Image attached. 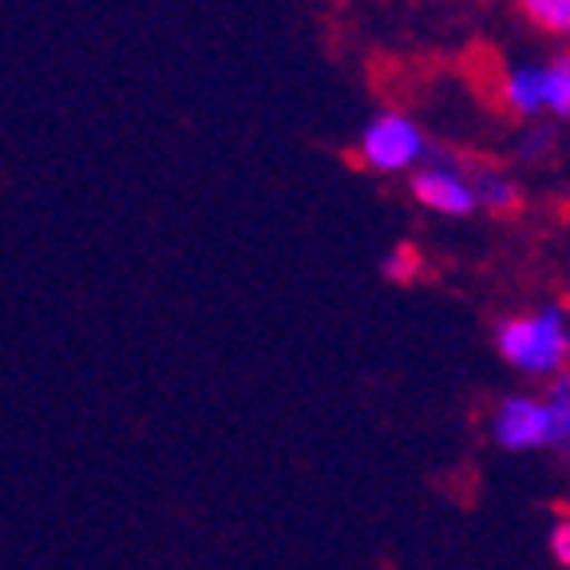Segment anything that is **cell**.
Returning a JSON list of instances; mask_svg holds the SVG:
<instances>
[{
    "instance_id": "4fadbf2b",
    "label": "cell",
    "mask_w": 570,
    "mask_h": 570,
    "mask_svg": "<svg viewBox=\"0 0 570 570\" xmlns=\"http://www.w3.org/2000/svg\"><path fill=\"white\" fill-rule=\"evenodd\" d=\"M567 463H570V448H567Z\"/></svg>"
},
{
    "instance_id": "277c9868",
    "label": "cell",
    "mask_w": 570,
    "mask_h": 570,
    "mask_svg": "<svg viewBox=\"0 0 570 570\" xmlns=\"http://www.w3.org/2000/svg\"><path fill=\"white\" fill-rule=\"evenodd\" d=\"M491 440L503 452H543L551 448V416H547L543 396H508L499 401L491 416Z\"/></svg>"
},
{
    "instance_id": "3957f363",
    "label": "cell",
    "mask_w": 570,
    "mask_h": 570,
    "mask_svg": "<svg viewBox=\"0 0 570 570\" xmlns=\"http://www.w3.org/2000/svg\"><path fill=\"white\" fill-rule=\"evenodd\" d=\"M440 159L424 163V167L412 170L409 178V190L420 206L436 214H448V218H468L475 214V190H472V178H468V163L460 159H448L444 151H436Z\"/></svg>"
},
{
    "instance_id": "8992f818",
    "label": "cell",
    "mask_w": 570,
    "mask_h": 570,
    "mask_svg": "<svg viewBox=\"0 0 570 570\" xmlns=\"http://www.w3.org/2000/svg\"><path fill=\"white\" fill-rule=\"evenodd\" d=\"M499 96L508 104V111H515L519 119L543 116V63H519L503 76Z\"/></svg>"
},
{
    "instance_id": "30bf717a",
    "label": "cell",
    "mask_w": 570,
    "mask_h": 570,
    "mask_svg": "<svg viewBox=\"0 0 570 570\" xmlns=\"http://www.w3.org/2000/svg\"><path fill=\"white\" fill-rule=\"evenodd\" d=\"M384 277H389L392 285H409L420 277V269H424V258H420V249L412 246V242H401L396 249H389V258H384Z\"/></svg>"
},
{
    "instance_id": "ba28073f",
    "label": "cell",
    "mask_w": 570,
    "mask_h": 570,
    "mask_svg": "<svg viewBox=\"0 0 570 570\" xmlns=\"http://www.w3.org/2000/svg\"><path fill=\"white\" fill-rule=\"evenodd\" d=\"M547 416H551V448H570V373H559L547 381L543 392Z\"/></svg>"
},
{
    "instance_id": "8fae6325",
    "label": "cell",
    "mask_w": 570,
    "mask_h": 570,
    "mask_svg": "<svg viewBox=\"0 0 570 570\" xmlns=\"http://www.w3.org/2000/svg\"><path fill=\"white\" fill-rule=\"evenodd\" d=\"M551 151H554V127L534 124V127H527V131L519 135V159L539 163V159H547Z\"/></svg>"
},
{
    "instance_id": "9c48e42d",
    "label": "cell",
    "mask_w": 570,
    "mask_h": 570,
    "mask_svg": "<svg viewBox=\"0 0 570 570\" xmlns=\"http://www.w3.org/2000/svg\"><path fill=\"white\" fill-rule=\"evenodd\" d=\"M523 17L551 36H570V0H519Z\"/></svg>"
},
{
    "instance_id": "6da1fadb",
    "label": "cell",
    "mask_w": 570,
    "mask_h": 570,
    "mask_svg": "<svg viewBox=\"0 0 570 570\" xmlns=\"http://www.w3.org/2000/svg\"><path fill=\"white\" fill-rule=\"evenodd\" d=\"M495 348L515 373L523 376H551L567 373L570 365V321L562 305H543L534 313H515V317L495 325Z\"/></svg>"
},
{
    "instance_id": "52a82bcc",
    "label": "cell",
    "mask_w": 570,
    "mask_h": 570,
    "mask_svg": "<svg viewBox=\"0 0 570 570\" xmlns=\"http://www.w3.org/2000/svg\"><path fill=\"white\" fill-rule=\"evenodd\" d=\"M543 111L570 124V52H559L543 63Z\"/></svg>"
},
{
    "instance_id": "5b68a950",
    "label": "cell",
    "mask_w": 570,
    "mask_h": 570,
    "mask_svg": "<svg viewBox=\"0 0 570 570\" xmlns=\"http://www.w3.org/2000/svg\"><path fill=\"white\" fill-rule=\"evenodd\" d=\"M468 178H472V190H475V206H483L488 214H499V218H508V214H519L523 206V190L511 175L495 167H475L468 163Z\"/></svg>"
},
{
    "instance_id": "7c38bea8",
    "label": "cell",
    "mask_w": 570,
    "mask_h": 570,
    "mask_svg": "<svg viewBox=\"0 0 570 570\" xmlns=\"http://www.w3.org/2000/svg\"><path fill=\"white\" fill-rule=\"evenodd\" d=\"M551 559L559 562L562 570H570V515L551 527Z\"/></svg>"
},
{
    "instance_id": "7a4b0ae2",
    "label": "cell",
    "mask_w": 570,
    "mask_h": 570,
    "mask_svg": "<svg viewBox=\"0 0 570 570\" xmlns=\"http://www.w3.org/2000/svg\"><path fill=\"white\" fill-rule=\"evenodd\" d=\"M428 135L420 124L404 111H381L365 124L361 139H356V159L365 163L376 175H404L428 163Z\"/></svg>"
}]
</instances>
